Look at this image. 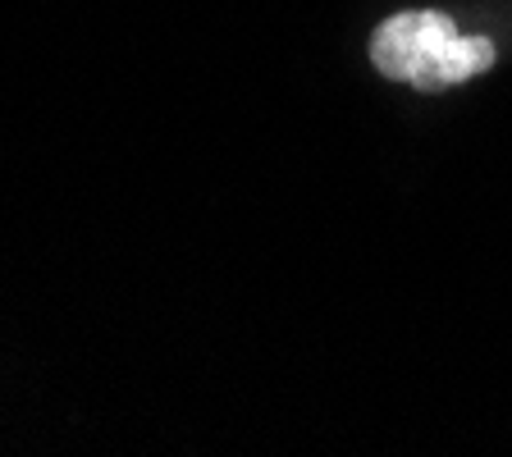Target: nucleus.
<instances>
[{"instance_id": "1", "label": "nucleus", "mask_w": 512, "mask_h": 457, "mask_svg": "<svg viewBox=\"0 0 512 457\" xmlns=\"http://www.w3.org/2000/svg\"><path fill=\"white\" fill-rule=\"evenodd\" d=\"M499 51L490 37H462L444 10H403L371 37V64L384 78L416 92H448L494 69Z\"/></svg>"}]
</instances>
